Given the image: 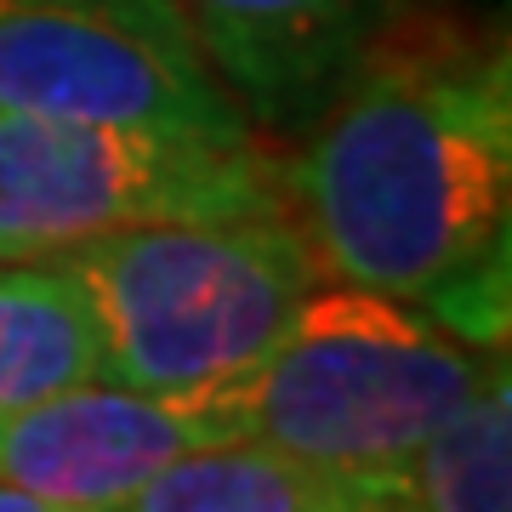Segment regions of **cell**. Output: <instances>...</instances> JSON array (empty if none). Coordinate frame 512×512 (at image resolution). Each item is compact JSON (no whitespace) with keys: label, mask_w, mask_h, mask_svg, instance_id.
<instances>
[{"label":"cell","mask_w":512,"mask_h":512,"mask_svg":"<svg viewBox=\"0 0 512 512\" xmlns=\"http://www.w3.org/2000/svg\"><path fill=\"white\" fill-rule=\"evenodd\" d=\"M205 444L222 433L188 399L80 382L0 416V484L52 512H120L160 467Z\"/></svg>","instance_id":"cell-7"},{"label":"cell","mask_w":512,"mask_h":512,"mask_svg":"<svg viewBox=\"0 0 512 512\" xmlns=\"http://www.w3.org/2000/svg\"><path fill=\"white\" fill-rule=\"evenodd\" d=\"M0 114L256 143L171 0H0Z\"/></svg>","instance_id":"cell-5"},{"label":"cell","mask_w":512,"mask_h":512,"mask_svg":"<svg viewBox=\"0 0 512 512\" xmlns=\"http://www.w3.org/2000/svg\"><path fill=\"white\" fill-rule=\"evenodd\" d=\"M274 211H285L279 171L256 143L0 114V262L57 256L143 222Z\"/></svg>","instance_id":"cell-4"},{"label":"cell","mask_w":512,"mask_h":512,"mask_svg":"<svg viewBox=\"0 0 512 512\" xmlns=\"http://www.w3.org/2000/svg\"><path fill=\"white\" fill-rule=\"evenodd\" d=\"M0 512H52L46 501H35V495L12 490V484H0Z\"/></svg>","instance_id":"cell-11"},{"label":"cell","mask_w":512,"mask_h":512,"mask_svg":"<svg viewBox=\"0 0 512 512\" xmlns=\"http://www.w3.org/2000/svg\"><path fill=\"white\" fill-rule=\"evenodd\" d=\"M404 490H410V512H512L507 365L410 456Z\"/></svg>","instance_id":"cell-10"},{"label":"cell","mask_w":512,"mask_h":512,"mask_svg":"<svg viewBox=\"0 0 512 512\" xmlns=\"http://www.w3.org/2000/svg\"><path fill=\"white\" fill-rule=\"evenodd\" d=\"M274 171L319 279L416 302L461 342L507 348L512 57L501 35L416 12Z\"/></svg>","instance_id":"cell-1"},{"label":"cell","mask_w":512,"mask_h":512,"mask_svg":"<svg viewBox=\"0 0 512 512\" xmlns=\"http://www.w3.org/2000/svg\"><path fill=\"white\" fill-rule=\"evenodd\" d=\"M57 256L97 319L103 382L171 399L251 370L319 285L291 211L143 222Z\"/></svg>","instance_id":"cell-3"},{"label":"cell","mask_w":512,"mask_h":512,"mask_svg":"<svg viewBox=\"0 0 512 512\" xmlns=\"http://www.w3.org/2000/svg\"><path fill=\"white\" fill-rule=\"evenodd\" d=\"M245 120L296 143L399 23L439 0H171Z\"/></svg>","instance_id":"cell-6"},{"label":"cell","mask_w":512,"mask_h":512,"mask_svg":"<svg viewBox=\"0 0 512 512\" xmlns=\"http://www.w3.org/2000/svg\"><path fill=\"white\" fill-rule=\"evenodd\" d=\"M103 382V342L63 256L0 262V416Z\"/></svg>","instance_id":"cell-9"},{"label":"cell","mask_w":512,"mask_h":512,"mask_svg":"<svg viewBox=\"0 0 512 512\" xmlns=\"http://www.w3.org/2000/svg\"><path fill=\"white\" fill-rule=\"evenodd\" d=\"M507 365V348H473L416 302L319 279L274 348L234 382L188 393L222 444L404 473L410 456Z\"/></svg>","instance_id":"cell-2"},{"label":"cell","mask_w":512,"mask_h":512,"mask_svg":"<svg viewBox=\"0 0 512 512\" xmlns=\"http://www.w3.org/2000/svg\"><path fill=\"white\" fill-rule=\"evenodd\" d=\"M120 512H410V490L404 473H348L234 439L177 456Z\"/></svg>","instance_id":"cell-8"}]
</instances>
